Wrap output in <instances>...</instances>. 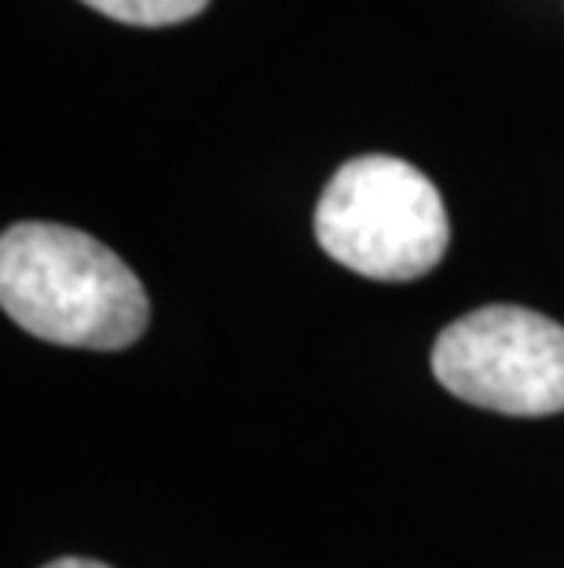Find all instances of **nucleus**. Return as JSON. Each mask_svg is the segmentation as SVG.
Segmentation results:
<instances>
[{
	"label": "nucleus",
	"mask_w": 564,
	"mask_h": 568,
	"mask_svg": "<svg viewBox=\"0 0 564 568\" xmlns=\"http://www.w3.org/2000/svg\"><path fill=\"white\" fill-rule=\"evenodd\" d=\"M0 305L41 342L103 353L140 342L151 320L147 290L111 246L44 221L0 239Z\"/></svg>",
	"instance_id": "nucleus-1"
},
{
	"label": "nucleus",
	"mask_w": 564,
	"mask_h": 568,
	"mask_svg": "<svg viewBox=\"0 0 564 568\" xmlns=\"http://www.w3.org/2000/svg\"><path fill=\"white\" fill-rule=\"evenodd\" d=\"M316 239L348 272L411 283L443 261L451 224L437 184L411 162L359 154L322 187Z\"/></svg>",
	"instance_id": "nucleus-2"
},
{
	"label": "nucleus",
	"mask_w": 564,
	"mask_h": 568,
	"mask_svg": "<svg viewBox=\"0 0 564 568\" xmlns=\"http://www.w3.org/2000/svg\"><path fill=\"white\" fill-rule=\"evenodd\" d=\"M433 374L459 400L499 415H557L564 410V326L517 305L476 308L437 337Z\"/></svg>",
	"instance_id": "nucleus-3"
},
{
	"label": "nucleus",
	"mask_w": 564,
	"mask_h": 568,
	"mask_svg": "<svg viewBox=\"0 0 564 568\" xmlns=\"http://www.w3.org/2000/svg\"><path fill=\"white\" fill-rule=\"evenodd\" d=\"M85 4L129 27H173L202 16L209 0H85Z\"/></svg>",
	"instance_id": "nucleus-4"
},
{
	"label": "nucleus",
	"mask_w": 564,
	"mask_h": 568,
	"mask_svg": "<svg viewBox=\"0 0 564 568\" xmlns=\"http://www.w3.org/2000/svg\"><path fill=\"white\" fill-rule=\"evenodd\" d=\"M44 568H111V565H103V561H89V558H59V561L44 565Z\"/></svg>",
	"instance_id": "nucleus-5"
}]
</instances>
